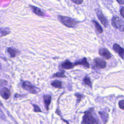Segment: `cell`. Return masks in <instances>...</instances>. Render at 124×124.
<instances>
[{
	"label": "cell",
	"mask_w": 124,
	"mask_h": 124,
	"mask_svg": "<svg viewBox=\"0 0 124 124\" xmlns=\"http://www.w3.org/2000/svg\"><path fill=\"white\" fill-rule=\"evenodd\" d=\"M58 18L60 21L66 27L70 28L75 27L78 23L75 19L65 16H58Z\"/></svg>",
	"instance_id": "1"
},
{
	"label": "cell",
	"mask_w": 124,
	"mask_h": 124,
	"mask_svg": "<svg viewBox=\"0 0 124 124\" xmlns=\"http://www.w3.org/2000/svg\"><path fill=\"white\" fill-rule=\"evenodd\" d=\"M111 23L114 28L119 29L121 31H124V21L118 16H114L112 19Z\"/></svg>",
	"instance_id": "2"
},
{
	"label": "cell",
	"mask_w": 124,
	"mask_h": 124,
	"mask_svg": "<svg viewBox=\"0 0 124 124\" xmlns=\"http://www.w3.org/2000/svg\"><path fill=\"white\" fill-rule=\"evenodd\" d=\"M82 123L84 124H98V122L93 117L92 115V110H90L86 111L83 117Z\"/></svg>",
	"instance_id": "3"
},
{
	"label": "cell",
	"mask_w": 124,
	"mask_h": 124,
	"mask_svg": "<svg viewBox=\"0 0 124 124\" xmlns=\"http://www.w3.org/2000/svg\"><path fill=\"white\" fill-rule=\"evenodd\" d=\"M22 87L30 93H37V89L36 87L29 81H26L23 82L22 83Z\"/></svg>",
	"instance_id": "4"
},
{
	"label": "cell",
	"mask_w": 124,
	"mask_h": 124,
	"mask_svg": "<svg viewBox=\"0 0 124 124\" xmlns=\"http://www.w3.org/2000/svg\"><path fill=\"white\" fill-rule=\"evenodd\" d=\"M95 12L98 19L100 20L101 23L106 27L108 25V21L107 18L103 15L102 11L99 9H96Z\"/></svg>",
	"instance_id": "5"
},
{
	"label": "cell",
	"mask_w": 124,
	"mask_h": 124,
	"mask_svg": "<svg viewBox=\"0 0 124 124\" xmlns=\"http://www.w3.org/2000/svg\"><path fill=\"white\" fill-rule=\"evenodd\" d=\"M95 66L98 68H104L106 66V62L105 61L101 58H95L93 60Z\"/></svg>",
	"instance_id": "6"
},
{
	"label": "cell",
	"mask_w": 124,
	"mask_h": 124,
	"mask_svg": "<svg viewBox=\"0 0 124 124\" xmlns=\"http://www.w3.org/2000/svg\"><path fill=\"white\" fill-rule=\"evenodd\" d=\"M113 49L116 53L119 54L122 58L124 59V48L121 47L119 45L115 43L113 45Z\"/></svg>",
	"instance_id": "7"
},
{
	"label": "cell",
	"mask_w": 124,
	"mask_h": 124,
	"mask_svg": "<svg viewBox=\"0 0 124 124\" xmlns=\"http://www.w3.org/2000/svg\"><path fill=\"white\" fill-rule=\"evenodd\" d=\"M10 94V91L7 88L4 87L0 90V95L5 99H8Z\"/></svg>",
	"instance_id": "8"
},
{
	"label": "cell",
	"mask_w": 124,
	"mask_h": 124,
	"mask_svg": "<svg viewBox=\"0 0 124 124\" xmlns=\"http://www.w3.org/2000/svg\"><path fill=\"white\" fill-rule=\"evenodd\" d=\"M99 53L101 56H102L103 57H104V58H105L106 59H107V60L109 59L111 57L110 53L106 48H103L100 49V50L99 51Z\"/></svg>",
	"instance_id": "9"
},
{
	"label": "cell",
	"mask_w": 124,
	"mask_h": 124,
	"mask_svg": "<svg viewBox=\"0 0 124 124\" xmlns=\"http://www.w3.org/2000/svg\"><path fill=\"white\" fill-rule=\"evenodd\" d=\"M74 65L69 61V60H65L64 62H62L61 64V67L65 69H69L72 68Z\"/></svg>",
	"instance_id": "10"
},
{
	"label": "cell",
	"mask_w": 124,
	"mask_h": 124,
	"mask_svg": "<svg viewBox=\"0 0 124 124\" xmlns=\"http://www.w3.org/2000/svg\"><path fill=\"white\" fill-rule=\"evenodd\" d=\"M43 98H44V103L45 104V107H46V109L47 110L49 108V106L51 102V96L50 95L47 94V95H44Z\"/></svg>",
	"instance_id": "11"
},
{
	"label": "cell",
	"mask_w": 124,
	"mask_h": 124,
	"mask_svg": "<svg viewBox=\"0 0 124 124\" xmlns=\"http://www.w3.org/2000/svg\"><path fill=\"white\" fill-rule=\"evenodd\" d=\"M75 65H82L86 67L89 68L90 67V65L89 64V63L88 62L87 59L86 58H84L83 59L76 62L75 63H74Z\"/></svg>",
	"instance_id": "12"
},
{
	"label": "cell",
	"mask_w": 124,
	"mask_h": 124,
	"mask_svg": "<svg viewBox=\"0 0 124 124\" xmlns=\"http://www.w3.org/2000/svg\"><path fill=\"white\" fill-rule=\"evenodd\" d=\"M11 31L8 28H0V38L3 36H6L9 33H10Z\"/></svg>",
	"instance_id": "13"
},
{
	"label": "cell",
	"mask_w": 124,
	"mask_h": 124,
	"mask_svg": "<svg viewBox=\"0 0 124 124\" xmlns=\"http://www.w3.org/2000/svg\"><path fill=\"white\" fill-rule=\"evenodd\" d=\"M31 7L32 10L33 11V12L35 14L41 16H44L45 15L44 13L42 11V10L40 8L34 6H31Z\"/></svg>",
	"instance_id": "14"
},
{
	"label": "cell",
	"mask_w": 124,
	"mask_h": 124,
	"mask_svg": "<svg viewBox=\"0 0 124 124\" xmlns=\"http://www.w3.org/2000/svg\"><path fill=\"white\" fill-rule=\"evenodd\" d=\"M93 23L95 28L96 30V31L99 33H101L103 32V29L101 27V26L100 25V24L96 21L94 20H93Z\"/></svg>",
	"instance_id": "15"
},
{
	"label": "cell",
	"mask_w": 124,
	"mask_h": 124,
	"mask_svg": "<svg viewBox=\"0 0 124 124\" xmlns=\"http://www.w3.org/2000/svg\"><path fill=\"white\" fill-rule=\"evenodd\" d=\"M7 52L10 54L11 57L12 58L15 57L17 53V51L16 50L11 47H9L7 48Z\"/></svg>",
	"instance_id": "16"
},
{
	"label": "cell",
	"mask_w": 124,
	"mask_h": 124,
	"mask_svg": "<svg viewBox=\"0 0 124 124\" xmlns=\"http://www.w3.org/2000/svg\"><path fill=\"white\" fill-rule=\"evenodd\" d=\"M51 85L55 88H62V82L58 80H54L51 83Z\"/></svg>",
	"instance_id": "17"
},
{
	"label": "cell",
	"mask_w": 124,
	"mask_h": 124,
	"mask_svg": "<svg viewBox=\"0 0 124 124\" xmlns=\"http://www.w3.org/2000/svg\"><path fill=\"white\" fill-rule=\"evenodd\" d=\"M83 82L85 84L87 85L88 86L92 88V83L90 78H89V77L86 76L83 79Z\"/></svg>",
	"instance_id": "18"
},
{
	"label": "cell",
	"mask_w": 124,
	"mask_h": 124,
	"mask_svg": "<svg viewBox=\"0 0 124 124\" xmlns=\"http://www.w3.org/2000/svg\"><path fill=\"white\" fill-rule=\"evenodd\" d=\"M53 77H58V78H64L65 77L64 72H59L54 74L53 75Z\"/></svg>",
	"instance_id": "19"
},
{
	"label": "cell",
	"mask_w": 124,
	"mask_h": 124,
	"mask_svg": "<svg viewBox=\"0 0 124 124\" xmlns=\"http://www.w3.org/2000/svg\"><path fill=\"white\" fill-rule=\"evenodd\" d=\"M99 114L101 115V117L103 121H105V123H106L107 122V118H108V115L106 113H104L103 112H99Z\"/></svg>",
	"instance_id": "20"
},
{
	"label": "cell",
	"mask_w": 124,
	"mask_h": 124,
	"mask_svg": "<svg viewBox=\"0 0 124 124\" xmlns=\"http://www.w3.org/2000/svg\"><path fill=\"white\" fill-rule=\"evenodd\" d=\"M70 0L73 2V3L78 5L81 4L83 1V0Z\"/></svg>",
	"instance_id": "21"
},
{
	"label": "cell",
	"mask_w": 124,
	"mask_h": 124,
	"mask_svg": "<svg viewBox=\"0 0 124 124\" xmlns=\"http://www.w3.org/2000/svg\"><path fill=\"white\" fill-rule=\"evenodd\" d=\"M119 106L120 108L124 110V100H121L119 101Z\"/></svg>",
	"instance_id": "22"
},
{
	"label": "cell",
	"mask_w": 124,
	"mask_h": 124,
	"mask_svg": "<svg viewBox=\"0 0 124 124\" xmlns=\"http://www.w3.org/2000/svg\"><path fill=\"white\" fill-rule=\"evenodd\" d=\"M33 106L34 107V111L35 112H41L42 111L40 109V108L38 106H37L36 105H33Z\"/></svg>",
	"instance_id": "23"
},
{
	"label": "cell",
	"mask_w": 124,
	"mask_h": 124,
	"mask_svg": "<svg viewBox=\"0 0 124 124\" xmlns=\"http://www.w3.org/2000/svg\"><path fill=\"white\" fill-rule=\"evenodd\" d=\"M0 117L2 119H5V116L4 114L3 113V111L0 109Z\"/></svg>",
	"instance_id": "24"
},
{
	"label": "cell",
	"mask_w": 124,
	"mask_h": 124,
	"mask_svg": "<svg viewBox=\"0 0 124 124\" xmlns=\"http://www.w3.org/2000/svg\"><path fill=\"white\" fill-rule=\"evenodd\" d=\"M120 14L124 18V7L121 8L120 10Z\"/></svg>",
	"instance_id": "25"
},
{
	"label": "cell",
	"mask_w": 124,
	"mask_h": 124,
	"mask_svg": "<svg viewBox=\"0 0 124 124\" xmlns=\"http://www.w3.org/2000/svg\"><path fill=\"white\" fill-rule=\"evenodd\" d=\"M5 83H7V81L4 80H0V87L4 85Z\"/></svg>",
	"instance_id": "26"
},
{
	"label": "cell",
	"mask_w": 124,
	"mask_h": 124,
	"mask_svg": "<svg viewBox=\"0 0 124 124\" xmlns=\"http://www.w3.org/2000/svg\"><path fill=\"white\" fill-rule=\"evenodd\" d=\"M116 0L120 4H124V0Z\"/></svg>",
	"instance_id": "27"
},
{
	"label": "cell",
	"mask_w": 124,
	"mask_h": 124,
	"mask_svg": "<svg viewBox=\"0 0 124 124\" xmlns=\"http://www.w3.org/2000/svg\"><path fill=\"white\" fill-rule=\"evenodd\" d=\"M75 95H76L78 98L79 99V101H80V99H81V98H82V95H81L79 94H77V93H75Z\"/></svg>",
	"instance_id": "28"
},
{
	"label": "cell",
	"mask_w": 124,
	"mask_h": 124,
	"mask_svg": "<svg viewBox=\"0 0 124 124\" xmlns=\"http://www.w3.org/2000/svg\"><path fill=\"white\" fill-rule=\"evenodd\" d=\"M2 103L0 101V106H2Z\"/></svg>",
	"instance_id": "29"
},
{
	"label": "cell",
	"mask_w": 124,
	"mask_h": 124,
	"mask_svg": "<svg viewBox=\"0 0 124 124\" xmlns=\"http://www.w3.org/2000/svg\"><path fill=\"white\" fill-rule=\"evenodd\" d=\"M1 63H0V69L1 68Z\"/></svg>",
	"instance_id": "30"
}]
</instances>
